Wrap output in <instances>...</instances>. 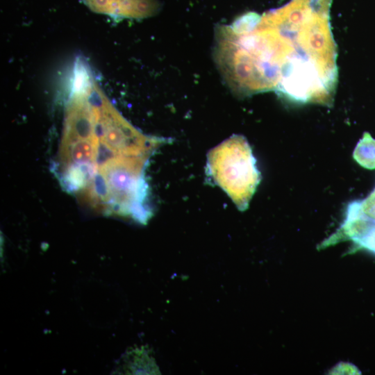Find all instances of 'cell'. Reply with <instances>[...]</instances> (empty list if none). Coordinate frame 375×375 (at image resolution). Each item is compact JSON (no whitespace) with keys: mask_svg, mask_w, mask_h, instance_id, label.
<instances>
[{"mask_svg":"<svg viewBox=\"0 0 375 375\" xmlns=\"http://www.w3.org/2000/svg\"><path fill=\"white\" fill-rule=\"evenodd\" d=\"M332 0H291L238 26V69L249 91L274 90L297 103L330 105L338 81Z\"/></svg>","mask_w":375,"mask_h":375,"instance_id":"1","label":"cell"},{"mask_svg":"<svg viewBox=\"0 0 375 375\" xmlns=\"http://www.w3.org/2000/svg\"><path fill=\"white\" fill-rule=\"evenodd\" d=\"M208 169L215 181L238 208L247 209L261 176L246 139L235 135L212 150Z\"/></svg>","mask_w":375,"mask_h":375,"instance_id":"2","label":"cell"},{"mask_svg":"<svg viewBox=\"0 0 375 375\" xmlns=\"http://www.w3.org/2000/svg\"><path fill=\"white\" fill-rule=\"evenodd\" d=\"M353 158L362 167L375 169V139L365 132L358 142L353 153Z\"/></svg>","mask_w":375,"mask_h":375,"instance_id":"4","label":"cell"},{"mask_svg":"<svg viewBox=\"0 0 375 375\" xmlns=\"http://www.w3.org/2000/svg\"><path fill=\"white\" fill-rule=\"evenodd\" d=\"M346 210L345 218L338 231L327 243L348 239L375 254V188L365 199L349 203Z\"/></svg>","mask_w":375,"mask_h":375,"instance_id":"3","label":"cell"}]
</instances>
